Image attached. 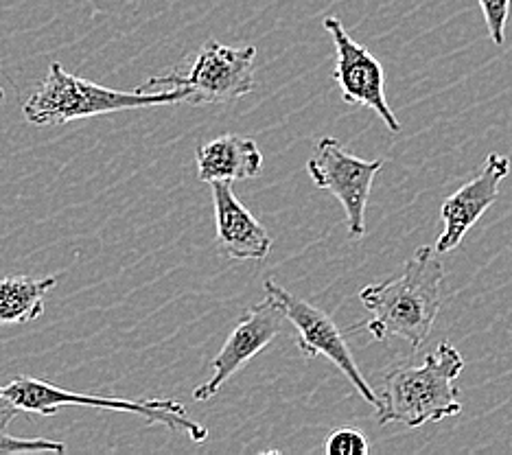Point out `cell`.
Segmentation results:
<instances>
[{
    "instance_id": "cell-16",
    "label": "cell",
    "mask_w": 512,
    "mask_h": 455,
    "mask_svg": "<svg viewBox=\"0 0 512 455\" xmlns=\"http://www.w3.org/2000/svg\"><path fill=\"white\" fill-rule=\"evenodd\" d=\"M480 5L488 35H491L493 44L502 46L506 40V22L510 16L512 0H477Z\"/></svg>"
},
{
    "instance_id": "cell-11",
    "label": "cell",
    "mask_w": 512,
    "mask_h": 455,
    "mask_svg": "<svg viewBox=\"0 0 512 455\" xmlns=\"http://www.w3.org/2000/svg\"><path fill=\"white\" fill-rule=\"evenodd\" d=\"M215 206V243L230 261H265L272 252L267 228L232 193L230 182H211Z\"/></svg>"
},
{
    "instance_id": "cell-1",
    "label": "cell",
    "mask_w": 512,
    "mask_h": 455,
    "mask_svg": "<svg viewBox=\"0 0 512 455\" xmlns=\"http://www.w3.org/2000/svg\"><path fill=\"white\" fill-rule=\"evenodd\" d=\"M442 267L438 252L432 245H421L403 270L377 285L359 291L364 309L370 313L364 324L372 340L383 342L399 337L412 350H418L432 333L442 307Z\"/></svg>"
},
{
    "instance_id": "cell-8",
    "label": "cell",
    "mask_w": 512,
    "mask_h": 455,
    "mask_svg": "<svg viewBox=\"0 0 512 455\" xmlns=\"http://www.w3.org/2000/svg\"><path fill=\"white\" fill-rule=\"evenodd\" d=\"M322 25L335 44L333 81L340 88L342 99L377 112L390 132H401V123L386 99V70L377 57L348 35L340 18L329 16L322 20Z\"/></svg>"
},
{
    "instance_id": "cell-13",
    "label": "cell",
    "mask_w": 512,
    "mask_h": 455,
    "mask_svg": "<svg viewBox=\"0 0 512 455\" xmlns=\"http://www.w3.org/2000/svg\"><path fill=\"white\" fill-rule=\"evenodd\" d=\"M57 285V276L0 278V326L27 324L44 313V298Z\"/></svg>"
},
{
    "instance_id": "cell-10",
    "label": "cell",
    "mask_w": 512,
    "mask_h": 455,
    "mask_svg": "<svg viewBox=\"0 0 512 455\" xmlns=\"http://www.w3.org/2000/svg\"><path fill=\"white\" fill-rule=\"evenodd\" d=\"M510 171V158L502 154H491L486 158L482 171L471 182L447 197L440 206L442 232L436 239V252L447 254L460 248L467 232L477 224L488 208L499 197V184Z\"/></svg>"
},
{
    "instance_id": "cell-2",
    "label": "cell",
    "mask_w": 512,
    "mask_h": 455,
    "mask_svg": "<svg viewBox=\"0 0 512 455\" xmlns=\"http://www.w3.org/2000/svg\"><path fill=\"white\" fill-rule=\"evenodd\" d=\"M464 370V357L451 342H442L423 366H397L383 377L377 418L379 425L401 423L421 427L425 423L462 414L456 379Z\"/></svg>"
},
{
    "instance_id": "cell-17",
    "label": "cell",
    "mask_w": 512,
    "mask_h": 455,
    "mask_svg": "<svg viewBox=\"0 0 512 455\" xmlns=\"http://www.w3.org/2000/svg\"><path fill=\"white\" fill-rule=\"evenodd\" d=\"M5 99V92H3V88H0V101H3Z\"/></svg>"
},
{
    "instance_id": "cell-12",
    "label": "cell",
    "mask_w": 512,
    "mask_h": 455,
    "mask_svg": "<svg viewBox=\"0 0 512 455\" xmlns=\"http://www.w3.org/2000/svg\"><path fill=\"white\" fill-rule=\"evenodd\" d=\"M197 178L202 182H237L254 178L263 167V154L250 136L224 134L195 151Z\"/></svg>"
},
{
    "instance_id": "cell-9",
    "label": "cell",
    "mask_w": 512,
    "mask_h": 455,
    "mask_svg": "<svg viewBox=\"0 0 512 455\" xmlns=\"http://www.w3.org/2000/svg\"><path fill=\"white\" fill-rule=\"evenodd\" d=\"M287 324L285 313L270 296L252 305L232 329L226 344L213 357V377L197 385L193 390V399L197 403L211 401L232 375H237L252 357L259 355L263 348L270 346L287 329Z\"/></svg>"
},
{
    "instance_id": "cell-5",
    "label": "cell",
    "mask_w": 512,
    "mask_h": 455,
    "mask_svg": "<svg viewBox=\"0 0 512 455\" xmlns=\"http://www.w3.org/2000/svg\"><path fill=\"white\" fill-rule=\"evenodd\" d=\"M0 399L7 401L18 412L55 416L64 405H84L99 407V410L127 412L147 418L149 423L165 425L173 431H184L193 442H204L208 438V429L191 420L186 407L176 399H116V396H97V394H79L64 390L55 383H46L33 377H16L7 385H0Z\"/></svg>"
},
{
    "instance_id": "cell-14",
    "label": "cell",
    "mask_w": 512,
    "mask_h": 455,
    "mask_svg": "<svg viewBox=\"0 0 512 455\" xmlns=\"http://www.w3.org/2000/svg\"><path fill=\"white\" fill-rule=\"evenodd\" d=\"M18 414L16 407L0 399V455L14 453H64V442L46 440V438H16L9 434V423Z\"/></svg>"
},
{
    "instance_id": "cell-6",
    "label": "cell",
    "mask_w": 512,
    "mask_h": 455,
    "mask_svg": "<svg viewBox=\"0 0 512 455\" xmlns=\"http://www.w3.org/2000/svg\"><path fill=\"white\" fill-rule=\"evenodd\" d=\"M383 165H386L383 158H357L333 136L320 138L307 160L311 182L318 189L329 191L342 204L351 239H362L366 235V208L372 182H375Z\"/></svg>"
},
{
    "instance_id": "cell-7",
    "label": "cell",
    "mask_w": 512,
    "mask_h": 455,
    "mask_svg": "<svg viewBox=\"0 0 512 455\" xmlns=\"http://www.w3.org/2000/svg\"><path fill=\"white\" fill-rule=\"evenodd\" d=\"M265 296H270L281 311L285 313L287 322L294 326L296 331V344L300 353L307 359L313 357H327L333 366L342 370V375L351 381L353 388L362 394V399L370 405H379V394L372 390V385L364 379L362 372L357 368V361L353 357L351 346L346 344L342 331L337 329L331 315L318 307L309 305L307 300L296 298L292 291H287L276 283L274 278H265L263 283Z\"/></svg>"
},
{
    "instance_id": "cell-15",
    "label": "cell",
    "mask_w": 512,
    "mask_h": 455,
    "mask_svg": "<svg viewBox=\"0 0 512 455\" xmlns=\"http://www.w3.org/2000/svg\"><path fill=\"white\" fill-rule=\"evenodd\" d=\"M324 451L329 455H368L370 442L359 429L342 427L335 429L324 442Z\"/></svg>"
},
{
    "instance_id": "cell-4",
    "label": "cell",
    "mask_w": 512,
    "mask_h": 455,
    "mask_svg": "<svg viewBox=\"0 0 512 455\" xmlns=\"http://www.w3.org/2000/svg\"><path fill=\"white\" fill-rule=\"evenodd\" d=\"M254 46H226L208 40L189 62L147 79L136 90H182L189 105H221L254 90Z\"/></svg>"
},
{
    "instance_id": "cell-3",
    "label": "cell",
    "mask_w": 512,
    "mask_h": 455,
    "mask_svg": "<svg viewBox=\"0 0 512 455\" xmlns=\"http://www.w3.org/2000/svg\"><path fill=\"white\" fill-rule=\"evenodd\" d=\"M184 101L186 92L182 90L123 92L71 75L62 64L53 62L42 84L33 90V95L22 105V112H25V119L31 125L44 127L92 119V116L101 114L141 110L151 108V105H173Z\"/></svg>"
}]
</instances>
